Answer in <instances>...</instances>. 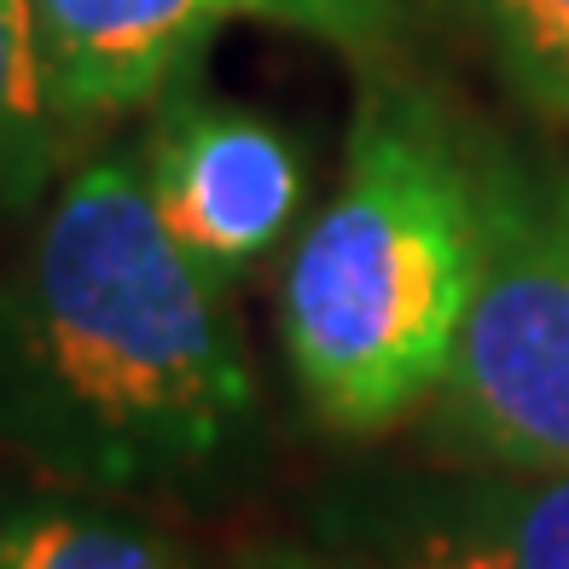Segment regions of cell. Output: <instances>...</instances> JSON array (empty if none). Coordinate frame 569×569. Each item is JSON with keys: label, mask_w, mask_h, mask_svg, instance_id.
I'll return each instance as SVG.
<instances>
[{"label": "cell", "mask_w": 569, "mask_h": 569, "mask_svg": "<svg viewBox=\"0 0 569 569\" xmlns=\"http://www.w3.org/2000/svg\"><path fill=\"white\" fill-rule=\"evenodd\" d=\"M396 569H569V471H523L453 500L407 540Z\"/></svg>", "instance_id": "cell-6"}, {"label": "cell", "mask_w": 569, "mask_h": 569, "mask_svg": "<svg viewBox=\"0 0 569 569\" xmlns=\"http://www.w3.org/2000/svg\"><path fill=\"white\" fill-rule=\"evenodd\" d=\"M140 180L163 232L221 284L262 262L302 203L297 146L273 122L192 93L163 99Z\"/></svg>", "instance_id": "cell-4"}, {"label": "cell", "mask_w": 569, "mask_h": 569, "mask_svg": "<svg viewBox=\"0 0 569 569\" xmlns=\"http://www.w3.org/2000/svg\"><path fill=\"white\" fill-rule=\"evenodd\" d=\"M425 0H239V12L291 23L302 36H320L349 53H372V47L396 41Z\"/></svg>", "instance_id": "cell-10"}, {"label": "cell", "mask_w": 569, "mask_h": 569, "mask_svg": "<svg viewBox=\"0 0 569 569\" xmlns=\"http://www.w3.org/2000/svg\"><path fill=\"white\" fill-rule=\"evenodd\" d=\"M0 569H187L180 552L140 517L70 500L30 495L0 506Z\"/></svg>", "instance_id": "cell-7"}, {"label": "cell", "mask_w": 569, "mask_h": 569, "mask_svg": "<svg viewBox=\"0 0 569 569\" xmlns=\"http://www.w3.org/2000/svg\"><path fill=\"white\" fill-rule=\"evenodd\" d=\"M482 268L442 378L448 425L511 471H569V174L477 158Z\"/></svg>", "instance_id": "cell-3"}, {"label": "cell", "mask_w": 569, "mask_h": 569, "mask_svg": "<svg viewBox=\"0 0 569 569\" xmlns=\"http://www.w3.org/2000/svg\"><path fill=\"white\" fill-rule=\"evenodd\" d=\"M47 93L64 128L163 99L239 0H30Z\"/></svg>", "instance_id": "cell-5"}, {"label": "cell", "mask_w": 569, "mask_h": 569, "mask_svg": "<svg viewBox=\"0 0 569 569\" xmlns=\"http://www.w3.org/2000/svg\"><path fill=\"white\" fill-rule=\"evenodd\" d=\"M256 401L227 284L180 250L140 163L99 158L47 203L0 297V430L82 488L216 465Z\"/></svg>", "instance_id": "cell-1"}, {"label": "cell", "mask_w": 569, "mask_h": 569, "mask_svg": "<svg viewBox=\"0 0 569 569\" xmlns=\"http://www.w3.org/2000/svg\"><path fill=\"white\" fill-rule=\"evenodd\" d=\"M477 268V158L419 93H372L284 273V360L315 419L367 436L442 390Z\"/></svg>", "instance_id": "cell-2"}, {"label": "cell", "mask_w": 569, "mask_h": 569, "mask_svg": "<svg viewBox=\"0 0 569 569\" xmlns=\"http://www.w3.org/2000/svg\"><path fill=\"white\" fill-rule=\"evenodd\" d=\"M64 122L47 93L36 7L0 0V210H30L59 163Z\"/></svg>", "instance_id": "cell-8"}, {"label": "cell", "mask_w": 569, "mask_h": 569, "mask_svg": "<svg viewBox=\"0 0 569 569\" xmlns=\"http://www.w3.org/2000/svg\"><path fill=\"white\" fill-rule=\"evenodd\" d=\"M477 12L517 99L569 128V0H477Z\"/></svg>", "instance_id": "cell-9"}, {"label": "cell", "mask_w": 569, "mask_h": 569, "mask_svg": "<svg viewBox=\"0 0 569 569\" xmlns=\"http://www.w3.org/2000/svg\"><path fill=\"white\" fill-rule=\"evenodd\" d=\"M244 569H331V563H315V558H297V552H268V558H256Z\"/></svg>", "instance_id": "cell-11"}]
</instances>
